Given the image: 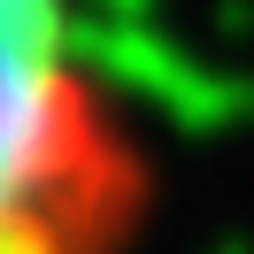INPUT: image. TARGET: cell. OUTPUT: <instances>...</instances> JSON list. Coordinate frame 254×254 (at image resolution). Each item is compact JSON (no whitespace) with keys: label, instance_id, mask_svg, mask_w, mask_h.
I'll return each mask as SVG.
<instances>
[{"label":"cell","instance_id":"cell-1","mask_svg":"<svg viewBox=\"0 0 254 254\" xmlns=\"http://www.w3.org/2000/svg\"><path fill=\"white\" fill-rule=\"evenodd\" d=\"M154 170L77 31V0H0V254H131Z\"/></svg>","mask_w":254,"mask_h":254}]
</instances>
